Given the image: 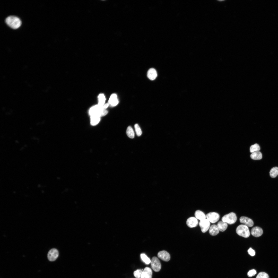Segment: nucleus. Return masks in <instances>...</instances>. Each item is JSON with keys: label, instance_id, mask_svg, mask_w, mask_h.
<instances>
[{"label": "nucleus", "instance_id": "5701e85b", "mask_svg": "<svg viewBox=\"0 0 278 278\" xmlns=\"http://www.w3.org/2000/svg\"><path fill=\"white\" fill-rule=\"evenodd\" d=\"M270 174L271 177H276L278 175V168L274 167L272 168L270 170Z\"/></svg>", "mask_w": 278, "mask_h": 278}, {"label": "nucleus", "instance_id": "dca6fc26", "mask_svg": "<svg viewBox=\"0 0 278 278\" xmlns=\"http://www.w3.org/2000/svg\"><path fill=\"white\" fill-rule=\"evenodd\" d=\"M219 231L217 225L215 224H213L210 227L209 232L211 235L214 236L216 235L219 233Z\"/></svg>", "mask_w": 278, "mask_h": 278}, {"label": "nucleus", "instance_id": "c756f323", "mask_svg": "<svg viewBox=\"0 0 278 278\" xmlns=\"http://www.w3.org/2000/svg\"><path fill=\"white\" fill-rule=\"evenodd\" d=\"M249 254L251 256H253L255 255V252L254 250L250 248L248 250Z\"/></svg>", "mask_w": 278, "mask_h": 278}, {"label": "nucleus", "instance_id": "20e7f679", "mask_svg": "<svg viewBox=\"0 0 278 278\" xmlns=\"http://www.w3.org/2000/svg\"><path fill=\"white\" fill-rule=\"evenodd\" d=\"M237 220L236 215L232 212L224 215L222 218V221L230 224L234 223Z\"/></svg>", "mask_w": 278, "mask_h": 278}, {"label": "nucleus", "instance_id": "412c9836", "mask_svg": "<svg viewBox=\"0 0 278 278\" xmlns=\"http://www.w3.org/2000/svg\"><path fill=\"white\" fill-rule=\"evenodd\" d=\"M98 105L101 106H103L105 104L106 100L105 96L103 94H100L98 97Z\"/></svg>", "mask_w": 278, "mask_h": 278}, {"label": "nucleus", "instance_id": "9b49d317", "mask_svg": "<svg viewBox=\"0 0 278 278\" xmlns=\"http://www.w3.org/2000/svg\"><path fill=\"white\" fill-rule=\"evenodd\" d=\"M186 223L189 228H192L197 226L198 224L197 219L194 217H190L187 220Z\"/></svg>", "mask_w": 278, "mask_h": 278}, {"label": "nucleus", "instance_id": "aec40b11", "mask_svg": "<svg viewBox=\"0 0 278 278\" xmlns=\"http://www.w3.org/2000/svg\"><path fill=\"white\" fill-rule=\"evenodd\" d=\"M90 124L92 126H95L99 123L100 120V117L97 116H90Z\"/></svg>", "mask_w": 278, "mask_h": 278}, {"label": "nucleus", "instance_id": "cd10ccee", "mask_svg": "<svg viewBox=\"0 0 278 278\" xmlns=\"http://www.w3.org/2000/svg\"><path fill=\"white\" fill-rule=\"evenodd\" d=\"M256 278H269V277L267 273L262 272L258 274Z\"/></svg>", "mask_w": 278, "mask_h": 278}, {"label": "nucleus", "instance_id": "f257e3e1", "mask_svg": "<svg viewBox=\"0 0 278 278\" xmlns=\"http://www.w3.org/2000/svg\"><path fill=\"white\" fill-rule=\"evenodd\" d=\"M108 103L105 104L103 106H101L97 105H94L90 109L89 114L90 116H97L101 117L106 115L108 111L106 109L109 106Z\"/></svg>", "mask_w": 278, "mask_h": 278}, {"label": "nucleus", "instance_id": "9d476101", "mask_svg": "<svg viewBox=\"0 0 278 278\" xmlns=\"http://www.w3.org/2000/svg\"><path fill=\"white\" fill-rule=\"evenodd\" d=\"M240 222L248 227H251L254 225L253 221L250 219L246 217L242 216L239 219Z\"/></svg>", "mask_w": 278, "mask_h": 278}, {"label": "nucleus", "instance_id": "4be33fe9", "mask_svg": "<svg viewBox=\"0 0 278 278\" xmlns=\"http://www.w3.org/2000/svg\"><path fill=\"white\" fill-rule=\"evenodd\" d=\"M126 133L127 136L131 138H133L135 136V134L133 130L132 127L128 126L127 129Z\"/></svg>", "mask_w": 278, "mask_h": 278}, {"label": "nucleus", "instance_id": "f3484780", "mask_svg": "<svg viewBox=\"0 0 278 278\" xmlns=\"http://www.w3.org/2000/svg\"><path fill=\"white\" fill-rule=\"evenodd\" d=\"M194 215L195 218L200 220L206 219V215L205 214L200 210L196 211L195 212Z\"/></svg>", "mask_w": 278, "mask_h": 278}, {"label": "nucleus", "instance_id": "423d86ee", "mask_svg": "<svg viewBox=\"0 0 278 278\" xmlns=\"http://www.w3.org/2000/svg\"><path fill=\"white\" fill-rule=\"evenodd\" d=\"M199 225L202 232L205 233L210 228V222L207 219H205L200 220Z\"/></svg>", "mask_w": 278, "mask_h": 278}, {"label": "nucleus", "instance_id": "f03ea898", "mask_svg": "<svg viewBox=\"0 0 278 278\" xmlns=\"http://www.w3.org/2000/svg\"><path fill=\"white\" fill-rule=\"evenodd\" d=\"M6 24L11 28L16 29L19 28L21 25V22L18 17L14 16H10L5 19Z\"/></svg>", "mask_w": 278, "mask_h": 278}, {"label": "nucleus", "instance_id": "6ab92c4d", "mask_svg": "<svg viewBox=\"0 0 278 278\" xmlns=\"http://www.w3.org/2000/svg\"><path fill=\"white\" fill-rule=\"evenodd\" d=\"M217 226L219 230L221 232L225 231L228 227L227 223L222 221L219 222L217 224Z\"/></svg>", "mask_w": 278, "mask_h": 278}, {"label": "nucleus", "instance_id": "7ed1b4c3", "mask_svg": "<svg viewBox=\"0 0 278 278\" xmlns=\"http://www.w3.org/2000/svg\"><path fill=\"white\" fill-rule=\"evenodd\" d=\"M236 232L239 236L245 238L248 237L250 235L248 227L244 224L239 225L236 228Z\"/></svg>", "mask_w": 278, "mask_h": 278}, {"label": "nucleus", "instance_id": "39448f33", "mask_svg": "<svg viewBox=\"0 0 278 278\" xmlns=\"http://www.w3.org/2000/svg\"><path fill=\"white\" fill-rule=\"evenodd\" d=\"M151 267L155 272H158L160 271L161 268V265L160 261L158 258L156 257H153L151 260Z\"/></svg>", "mask_w": 278, "mask_h": 278}, {"label": "nucleus", "instance_id": "393cba45", "mask_svg": "<svg viewBox=\"0 0 278 278\" xmlns=\"http://www.w3.org/2000/svg\"><path fill=\"white\" fill-rule=\"evenodd\" d=\"M260 149V147L259 145L257 144H255L251 145L250 147V152L251 153L259 151Z\"/></svg>", "mask_w": 278, "mask_h": 278}, {"label": "nucleus", "instance_id": "1a4fd4ad", "mask_svg": "<svg viewBox=\"0 0 278 278\" xmlns=\"http://www.w3.org/2000/svg\"><path fill=\"white\" fill-rule=\"evenodd\" d=\"M158 257L164 261L168 262L170 258V254L168 253L165 250H162L159 251L158 254Z\"/></svg>", "mask_w": 278, "mask_h": 278}, {"label": "nucleus", "instance_id": "4468645a", "mask_svg": "<svg viewBox=\"0 0 278 278\" xmlns=\"http://www.w3.org/2000/svg\"><path fill=\"white\" fill-rule=\"evenodd\" d=\"M118 103L119 101L117 98V95L115 93L112 94L108 101V103L109 105L114 107L116 106Z\"/></svg>", "mask_w": 278, "mask_h": 278}, {"label": "nucleus", "instance_id": "b1692460", "mask_svg": "<svg viewBox=\"0 0 278 278\" xmlns=\"http://www.w3.org/2000/svg\"><path fill=\"white\" fill-rule=\"evenodd\" d=\"M140 256L142 260L146 264L151 263V260L145 254H141Z\"/></svg>", "mask_w": 278, "mask_h": 278}, {"label": "nucleus", "instance_id": "6e6552de", "mask_svg": "<svg viewBox=\"0 0 278 278\" xmlns=\"http://www.w3.org/2000/svg\"><path fill=\"white\" fill-rule=\"evenodd\" d=\"M59 255L58 250L55 248L51 249L48 252L47 257L48 260L50 261H55L58 257Z\"/></svg>", "mask_w": 278, "mask_h": 278}, {"label": "nucleus", "instance_id": "c85d7f7f", "mask_svg": "<svg viewBox=\"0 0 278 278\" xmlns=\"http://www.w3.org/2000/svg\"><path fill=\"white\" fill-rule=\"evenodd\" d=\"M256 273V271L253 269L250 270L248 273V275L249 277H251L254 275Z\"/></svg>", "mask_w": 278, "mask_h": 278}, {"label": "nucleus", "instance_id": "ddd939ff", "mask_svg": "<svg viewBox=\"0 0 278 278\" xmlns=\"http://www.w3.org/2000/svg\"><path fill=\"white\" fill-rule=\"evenodd\" d=\"M263 233V230L261 228L258 227H254L251 230V234L255 237H258L261 236Z\"/></svg>", "mask_w": 278, "mask_h": 278}, {"label": "nucleus", "instance_id": "a878e982", "mask_svg": "<svg viewBox=\"0 0 278 278\" xmlns=\"http://www.w3.org/2000/svg\"><path fill=\"white\" fill-rule=\"evenodd\" d=\"M134 128L137 135L140 136L142 134V131L141 128L137 124H135L134 125Z\"/></svg>", "mask_w": 278, "mask_h": 278}, {"label": "nucleus", "instance_id": "2eb2a0df", "mask_svg": "<svg viewBox=\"0 0 278 278\" xmlns=\"http://www.w3.org/2000/svg\"><path fill=\"white\" fill-rule=\"evenodd\" d=\"M157 71L155 69L153 68H150L147 72V76L150 80H155L157 77Z\"/></svg>", "mask_w": 278, "mask_h": 278}, {"label": "nucleus", "instance_id": "0eeeda50", "mask_svg": "<svg viewBox=\"0 0 278 278\" xmlns=\"http://www.w3.org/2000/svg\"><path fill=\"white\" fill-rule=\"evenodd\" d=\"M206 218L210 222L214 223L218 221L220 218V216L217 213L211 212L206 215Z\"/></svg>", "mask_w": 278, "mask_h": 278}, {"label": "nucleus", "instance_id": "f8f14e48", "mask_svg": "<svg viewBox=\"0 0 278 278\" xmlns=\"http://www.w3.org/2000/svg\"><path fill=\"white\" fill-rule=\"evenodd\" d=\"M152 272L151 268L145 267L143 270L141 278H152Z\"/></svg>", "mask_w": 278, "mask_h": 278}, {"label": "nucleus", "instance_id": "bb28decb", "mask_svg": "<svg viewBox=\"0 0 278 278\" xmlns=\"http://www.w3.org/2000/svg\"><path fill=\"white\" fill-rule=\"evenodd\" d=\"M143 270L138 269L134 272V275L136 278H141Z\"/></svg>", "mask_w": 278, "mask_h": 278}, {"label": "nucleus", "instance_id": "a211bd4d", "mask_svg": "<svg viewBox=\"0 0 278 278\" xmlns=\"http://www.w3.org/2000/svg\"><path fill=\"white\" fill-rule=\"evenodd\" d=\"M250 157L251 159L254 160H259L262 158V154L261 152L256 151L252 153Z\"/></svg>", "mask_w": 278, "mask_h": 278}]
</instances>
